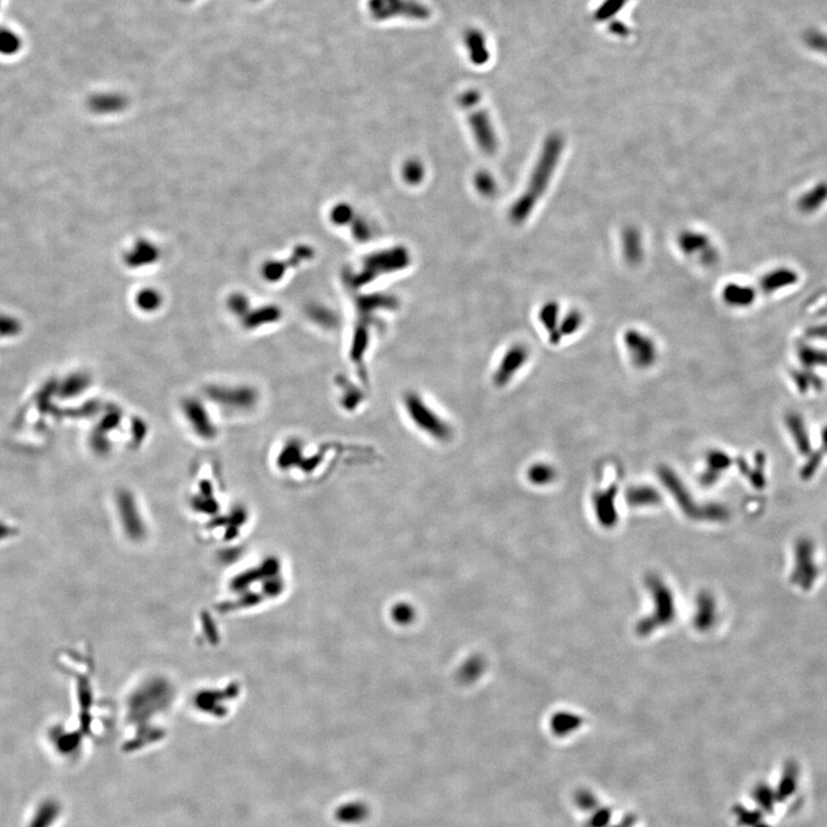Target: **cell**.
I'll list each match as a JSON object with an SVG mask.
<instances>
[{
    "mask_svg": "<svg viewBox=\"0 0 827 827\" xmlns=\"http://www.w3.org/2000/svg\"><path fill=\"white\" fill-rule=\"evenodd\" d=\"M562 149L563 140L558 136H552L547 139V142L545 143L544 149L538 160L530 181L527 183L529 185L527 190L510 210V219L514 223L518 224L527 220L537 205L538 200L544 194L553 176L554 170L556 168Z\"/></svg>",
    "mask_w": 827,
    "mask_h": 827,
    "instance_id": "obj_1",
    "label": "cell"
},
{
    "mask_svg": "<svg viewBox=\"0 0 827 827\" xmlns=\"http://www.w3.org/2000/svg\"><path fill=\"white\" fill-rule=\"evenodd\" d=\"M206 394L210 401L226 412H250L259 402L257 388L248 385L213 384L206 388Z\"/></svg>",
    "mask_w": 827,
    "mask_h": 827,
    "instance_id": "obj_2",
    "label": "cell"
},
{
    "mask_svg": "<svg viewBox=\"0 0 827 827\" xmlns=\"http://www.w3.org/2000/svg\"><path fill=\"white\" fill-rule=\"evenodd\" d=\"M406 407L408 410V415L412 422L419 426V429L426 431L430 436L437 439H447L449 437V426L444 422L437 412L430 408L428 403L423 401L415 393L408 394L406 398Z\"/></svg>",
    "mask_w": 827,
    "mask_h": 827,
    "instance_id": "obj_3",
    "label": "cell"
},
{
    "mask_svg": "<svg viewBox=\"0 0 827 827\" xmlns=\"http://www.w3.org/2000/svg\"><path fill=\"white\" fill-rule=\"evenodd\" d=\"M625 348L628 352V358L635 368H652L657 361V347L655 341L647 334H642L639 330L630 329L626 331L623 337Z\"/></svg>",
    "mask_w": 827,
    "mask_h": 827,
    "instance_id": "obj_4",
    "label": "cell"
},
{
    "mask_svg": "<svg viewBox=\"0 0 827 827\" xmlns=\"http://www.w3.org/2000/svg\"><path fill=\"white\" fill-rule=\"evenodd\" d=\"M182 414L190 429L198 438L213 440L217 436V428L206 405L198 398H186L181 403Z\"/></svg>",
    "mask_w": 827,
    "mask_h": 827,
    "instance_id": "obj_5",
    "label": "cell"
},
{
    "mask_svg": "<svg viewBox=\"0 0 827 827\" xmlns=\"http://www.w3.org/2000/svg\"><path fill=\"white\" fill-rule=\"evenodd\" d=\"M408 257L406 255V252L403 250H395L388 252V253H383L381 255H375V257H370V259L365 261V266H363V271H362L360 276H358V283H365L369 280H374L375 277H379L377 275L385 273V271H397L398 268H402L407 264Z\"/></svg>",
    "mask_w": 827,
    "mask_h": 827,
    "instance_id": "obj_6",
    "label": "cell"
},
{
    "mask_svg": "<svg viewBox=\"0 0 827 827\" xmlns=\"http://www.w3.org/2000/svg\"><path fill=\"white\" fill-rule=\"evenodd\" d=\"M529 360V351L522 345H514L505 353L500 362L499 369L494 374L498 385L502 386L509 383L514 376L523 368Z\"/></svg>",
    "mask_w": 827,
    "mask_h": 827,
    "instance_id": "obj_7",
    "label": "cell"
},
{
    "mask_svg": "<svg viewBox=\"0 0 827 827\" xmlns=\"http://www.w3.org/2000/svg\"><path fill=\"white\" fill-rule=\"evenodd\" d=\"M470 125L473 128V136L480 149L485 153H493L498 146L493 127L491 125L490 118L484 111H478L470 118Z\"/></svg>",
    "mask_w": 827,
    "mask_h": 827,
    "instance_id": "obj_8",
    "label": "cell"
},
{
    "mask_svg": "<svg viewBox=\"0 0 827 827\" xmlns=\"http://www.w3.org/2000/svg\"><path fill=\"white\" fill-rule=\"evenodd\" d=\"M732 457L720 449H713L707 454L706 468L701 475V483L705 487H711L718 482L723 473L732 466Z\"/></svg>",
    "mask_w": 827,
    "mask_h": 827,
    "instance_id": "obj_9",
    "label": "cell"
},
{
    "mask_svg": "<svg viewBox=\"0 0 827 827\" xmlns=\"http://www.w3.org/2000/svg\"><path fill=\"white\" fill-rule=\"evenodd\" d=\"M785 422L799 453L804 456L809 455L812 452L810 436L808 433L803 417L799 412H790L787 414Z\"/></svg>",
    "mask_w": 827,
    "mask_h": 827,
    "instance_id": "obj_10",
    "label": "cell"
},
{
    "mask_svg": "<svg viewBox=\"0 0 827 827\" xmlns=\"http://www.w3.org/2000/svg\"><path fill=\"white\" fill-rule=\"evenodd\" d=\"M617 496V485L608 487L607 490L598 491L593 496V503L600 520L605 523L610 524L616 517L615 500Z\"/></svg>",
    "mask_w": 827,
    "mask_h": 827,
    "instance_id": "obj_11",
    "label": "cell"
},
{
    "mask_svg": "<svg viewBox=\"0 0 827 827\" xmlns=\"http://www.w3.org/2000/svg\"><path fill=\"white\" fill-rule=\"evenodd\" d=\"M61 807L59 802L52 799L39 803L31 817L29 827H52L60 816Z\"/></svg>",
    "mask_w": 827,
    "mask_h": 827,
    "instance_id": "obj_12",
    "label": "cell"
},
{
    "mask_svg": "<svg viewBox=\"0 0 827 827\" xmlns=\"http://www.w3.org/2000/svg\"><path fill=\"white\" fill-rule=\"evenodd\" d=\"M558 305L556 302H547L539 311V320L549 334V341L552 344L557 345L562 340L561 337L560 323H558Z\"/></svg>",
    "mask_w": 827,
    "mask_h": 827,
    "instance_id": "obj_13",
    "label": "cell"
},
{
    "mask_svg": "<svg viewBox=\"0 0 827 827\" xmlns=\"http://www.w3.org/2000/svg\"><path fill=\"white\" fill-rule=\"evenodd\" d=\"M723 300L732 307H747L755 300V292L750 287L729 284L722 292Z\"/></svg>",
    "mask_w": 827,
    "mask_h": 827,
    "instance_id": "obj_14",
    "label": "cell"
},
{
    "mask_svg": "<svg viewBox=\"0 0 827 827\" xmlns=\"http://www.w3.org/2000/svg\"><path fill=\"white\" fill-rule=\"evenodd\" d=\"M280 318V311L274 306H267L257 311H248L243 318L244 327L250 330L262 328L264 325H271L278 321Z\"/></svg>",
    "mask_w": 827,
    "mask_h": 827,
    "instance_id": "obj_15",
    "label": "cell"
},
{
    "mask_svg": "<svg viewBox=\"0 0 827 827\" xmlns=\"http://www.w3.org/2000/svg\"><path fill=\"white\" fill-rule=\"evenodd\" d=\"M369 816V809L363 802H348L338 808L336 819L343 824H360Z\"/></svg>",
    "mask_w": 827,
    "mask_h": 827,
    "instance_id": "obj_16",
    "label": "cell"
},
{
    "mask_svg": "<svg viewBox=\"0 0 827 827\" xmlns=\"http://www.w3.org/2000/svg\"><path fill=\"white\" fill-rule=\"evenodd\" d=\"M797 358L802 367L807 370L814 372V369L817 367H827V352L809 345L801 344L799 346Z\"/></svg>",
    "mask_w": 827,
    "mask_h": 827,
    "instance_id": "obj_17",
    "label": "cell"
},
{
    "mask_svg": "<svg viewBox=\"0 0 827 827\" xmlns=\"http://www.w3.org/2000/svg\"><path fill=\"white\" fill-rule=\"evenodd\" d=\"M626 499L632 506H649L660 502L659 491L651 485H635L626 492Z\"/></svg>",
    "mask_w": 827,
    "mask_h": 827,
    "instance_id": "obj_18",
    "label": "cell"
},
{
    "mask_svg": "<svg viewBox=\"0 0 827 827\" xmlns=\"http://www.w3.org/2000/svg\"><path fill=\"white\" fill-rule=\"evenodd\" d=\"M527 478L537 487H546L556 480V470L547 463H536L527 471Z\"/></svg>",
    "mask_w": 827,
    "mask_h": 827,
    "instance_id": "obj_19",
    "label": "cell"
},
{
    "mask_svg": "<svg viewBox=\"0 0 827 827\" xmlns=\"http://www.w3.org/2000/svg\"><path fill=\"white\" fill-rule=\"evenodd\" d=\"M792 379H793L797 390L801 393H806L810 388H815L816 391H821V388H823V381L815 375V372L812 370H807V369H804L803 372L802 370H793L792 372Z\"/></svg>",
    "mask_w": 827,
    "mask_h": 827,
    "instance_id": "obj_20",
    "label": "cell"
},
{
    "mask_svg": "<svg viewBox=\"0 0 827 827\" xmlns=\"http://www.w3.org/2000/svg\"><path fill=\"white\" fill-rule=\"evenodd\" d=\"M584 322L583 315L578 311H571L567 313L560 323V334L561 337H567V336H572V334L578 332V330L581 328Z\"/></svg>",
    "mask_w": 827,
    "mask_h": 827,
    "instance_id": "obj_21",
    "label": "cell"
},
{
    "mask_svg": "<svg viewBox=\"0 0 827 827\" xmlns=\"http://www.w3.org/2000/svg\"><path fill=\"white\" fill-rule=\"evenodd\" d=\"M299 454L300 453H299L297 442L291 440L290 442H287V445H284L283 448L280 449V453L277 457V466L282 470L289 469L292 464H296Z\"/></svg>",
    "mask_w": 827,
    "mask_h": 827,
    "instance_id": "obj_22",
    "label": "cell"
},
{
    "mask_svg": "<svg viewBox=\"0 0 827 827\" xmlns=\"http://www.w3.org/2000/svg\"><path fill=\"white\" fill-rule=\"evenodd\" d=\"M136 305L144 311H156L161 306V296L156 291L147 289L137 294Z\"/></svg>",
    "mask_w": 827,
    "mask_h": 827,
    "instance_id": "obj_23",
    "label": "cell"
},
{
    "mask_svg": "<svg viewBox=\"0 0 827 827\" xmlns=\"http://www.w3.org/2000/svg\"><path fill=\"white\" fill-rule=\"evenodd\" d=\"M809 459L807 462L804 463V466L801 469L800 476L803 480H809L815 476V473H817V470L821 466V461H823V451H816V452H811L809 454Z\"/></svg>",
    "mask_w": 827,
    "mask_h": 827,
    "instance_id": "obj_24",
    "label": "cell"
},
{
    "mask_svg": "<svg viewBox=\"0 0 827 827\" xmlns=\"http://www.w3.org/2000/svg\"><path fill=\"white\" fill-rule=\"evenodd\" d=\"M793 275L788 274V273L786 274L778 273V274L765 277L762 280V289L765 292H772V291L778 290L780 287H785L787 284L793 283Z\"/></svg>",
    "mask_w": 827,
    "mask_h": 827,
    "instance_id": "obj_25",
    "label": "cell"
},
{
    "mask_svg": "<svg viewBox=\"0 0 827 827\" xmlns=\"http://www.w3.org/2000/svg\"><path fill=\"white\" fill-rule=\"evenodd\" d=\"M402 175H403L406 182L409 184H417L422 181L423 176H424V168L419 161L410 160L403 165Z\"/></svg>",
    "mask_w": 827,
    "mask_h": 827,
    "instance_id": "obj_26",
    "label": "cell"
},
{
    "mask_svg": "<svg viewBox=\"0 0 827 827\" xmlns=\"http://www.w3.org/2000/svg\"><path fill=\"white\" fill-rule=\"evenodd\" d=\"M20 46V39L13 31L0 29V53H13Z\"/></svg>",
    "mask_w": 827,
    "mask_h": 827,
    "instance_id": "obj_27",
    "label": "cell"
},
{
    "mask_svg": "<svg viewBox=\"0 0 827 827\" xmlns=\"http://www.w3.org/2000/svg\"><path fill=\"white\" fill-rule=\"evenodd\" d=\"M475 185L480 194L485 197L493 196L496 192V183L493 179L491 177L490 174L487 172H480L477 174L476 179H475Z\"/></svg>",
    "mask_w": 827,
    "mask_h": 827,
    "instance_id": "obj_28",
    "label": "cell"
},
{
    "mask_svg": "<svg viewBox=\"0 0 827 827\" xmlns=\"http://www.w3.org/2000/svg\"><path fill=\"white\" fill-rule=\"evenodd\" d=\"M764 459L763 454H757L756 456V466L754 471L749 473V480L753 484L754 487L757 489H763L765 487V475H764Z\"/></svg>",
    "mask_w": 827,
    "mask_h": 827,
    "instance_id": "obj_29",
    "label": "cell"
},
{
    "mask_svg": "<svg viewBox=\"0 0 827 827\" xmlns=\"http://www.w3.org/2000/svg\"><path fill=\"white\" fill-rule=\"evenodd\" d=\"M248 304H250V301L247 300L246 298L244 297V296H240V294L239 296H233L228 301L230 311L233 315L240 316V318H244L250 311Z\"/></svg>",
    "mask_w": 827,
    "mask_h": 827,
    "instance_id": "obj_30",
    "label": "cell"
},
{
    "mask_svg": "<svg viewBox=\"0 0 827 827\" xmlns=\"http://www.w3.org/2000/svg\"><path fill=\"white\" fill-rule=\"evenodd\" d=\"M351 207L346 206V205H339L337 208H334V213H332V220L338 224H344L348 220H351Z\"/></svg>",
    "mask_w": 827,
    "mask_h": 827,
    "instance_id": "obj_31",
    "label": "cell"
},
{
    "mask_svg": "<svg viewBox=\"0 0 827 827\" xmlns=\"http://www.w3.org/2000/svg\"><path fill=\"white\" fill-rule=\"evenodd\" d=\"M395 619L402 623H408L409 619L412 618V608L408 606H398L395 608L394 612H393Z\"/></svg>",
    "mask_w": 827,
    "mask_h": 827,
    "instance_id": "obj_32",
    "label": "cell"
},
{
    "mask_svg": "<svg viewBox=\"0 0 827 827\" xmlns=\"http://www.w3.org/2000/svg\"><path fill=\"white\" fill-rule=\"evenodd\" d=\"M353 231H354L355 237L358 238V240H368L369 237H370L369 226H367V223L363 222V221L356 223L353 226Z\"/></svg>",
    "mask_w": 827,
    "mask_h": 827,
    "instance_id": "obj_33",
    "label": "cell"
},
{
    "mask_svg": "<svg viewBox=\"0 0 827 827\" xmlns=\"http://www.w3.org/2000/svg\"><path fill=\"white\" fill-rule=\"evenodd\" d=\"M821 444H823L824 452L827 453V426H825L824 429L821 430Z\"/></svg>",
    "mask_w": 827,
    "mask_h": 827,
    "instance_id": "obj_34",
    "label": "cell"
},
{
    "mask_svg": "<svg viewBox=\"0 0 827 827\" xmlns=\"http://www.w3.org/2000/svg\"><path fill=\"white\" fill-rule=\"evenodd\" d=\"M181 1H183V3H192L194 0H181Z\"/></svg>",
    "mask_w": 827,
    "mask_h": 827,
    "instance_id": "obj_35",
    "label": "cell"
},
{
    "mask_svg": "<svg viewBox=\"0 0 827 827\" xmlns=\"http://www.w3.org/2000/svg\"><path fill=\"white\" fill-rule=\"evenodd\" d=\"M252 1H259V0H252Z\"/></svg>",
    "mask_w": 827,
    "mask_h": 827,
    "instance_id": "obj_36",
    "label": "cell"
}]
</instances>
